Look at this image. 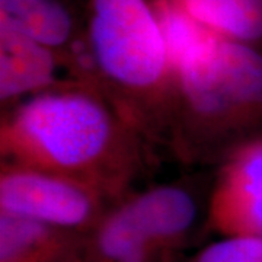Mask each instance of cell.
Instances as JSON below:
<instances>
[{
	"label": "cell",
	"instance_id": "obj_3",
	"mask_svg": "<svg viewBox=\"0 0 262 262\" xmlns=\"http://www.w3.org/2000/svg\"><path fill=\"white\" fill-rule=\"evenodd\" d=\"M172 0H88L84 37L95 86L155 149L166 147L173 84Z\"/></svg>",
	"mask_w": 262,
	"mask_h": 262
},
{
	"label": "cell",
	"instance_id": "obj_11",
	"mask_svg": "<svg viewBox=\"0 0 262 262\" xmlns=\"http://www.w3.org/2000/svg\"><path fill=\"white\" fill-rule=\"evenodd\" d=\"M189 262H262V236H223Z\"/></svg>",
	"mask_w": 262,
	"mask_h": 262
},
{
	"label": "cell",
	"instance_id": "obj_5",
	"mask_svg": "<svg viewBox=\"0 0 262 262\" xmlns=\"http://www.w3.org/2000/svg\"><path fill=\"white\" fill-rule=\"evenodd\" d=\"M0 19L50 50L73 80L96 88L86 48L84 9L70 0H0Z\"/></svg>",
	"mask_w": 262,
	"mask_h": 262
},
{
	"label": "cell",
	"instance_id": "obj_1",
	"mask_svg": "<svg viewBox=\"0 0 262 262\" xmlns=\"http://www.w3.org/2000/svg\"><path fill=\"white\" fill-rule=\"evenodd\" d=\"M151 150L101 91L80 82L56 86L2 113V162L79 179L114 201L146 173Z\"/></svg>",
	"mask_w": 262,
	"mask_h": 262
},
{
	"label": "cell",
	"instance_id": "obj_9",
	"mask_svg": "<svg viewBox=\"0 0 262 262\" xmlns=\"http://www.w3.org/2000/svg\"><path fill=\"white\" fill-rule=\"evenodd\" d=\"M86 236L0 213V262H84Z\"/></svg>",
	"mask_w": 262,
	"mask_h": 262
},
{
	"label": "cell",
	"instance_id": "obj_2",
	"mask_svg": "<svg viewBox=\"0 0 262 262\" xmlns=\"http://www.w3.org/2000/svg\"><path fill=\"white\" fill-rule=\"evenodd\" d=\"M262 137V47L210 35L173 63L166 149L189 166L220 165Z\"/></svg>",
	"mask_w": 262,
	"mask_h": 262
},
{
	"label": "cell",
	"instance_id": "obj_7",
	"mask_svg": "<svg viewBox=\"0 0 262 262\" xmlns=\"http://www.w3.org/2000/svg\"><path fill=\"white\" fill-rule=\"evenodd\" d=\"M175 252L163 229L130 191L86 236L84 262H169Z\"/></svg>",
	"mask_w": 262,
	"mask_h": 262
},
{
	"label": "cell",
	"instance_id": "obj_10",
	"mask_svg": "<svg viewBox=\"0 0 262 262\" xmlns=\"http://www.w3.org/2000/svg\"><path fill=\"white\" fill-rule=\"evenodd\" d=\"M210 32L262 47V0H173Z\"/></svg>",
	"mask_w": 262,
	"mask_h": 262
},
{
	"label": "cell",
	"instance_id": "obj_8",
	"mask_svg": "<svg viewBox=\"0 0 262 262\" xmlns=\"http://www.w3.org/2000/svg\"><path fill=\"white\" fill-rule=\"evenodd\" d=\"M50 50L0 19L2 113L56 86L76 82Z\"/></svg>",
	"mask_w": 262,
	"mask_h": 262
},
{
	"label": "cell",
	"instance_id": "obj_4",
	"mask_svg": "<svg viewBox=\"0 0 262 262\" xmlns=\"http://www.w3.org/2000/svg\"><path fill=\"white\" fill-rule=\"evenodd\" d=\"M114 203L103 191L79 179L0 163V213L88 236Z\"/></svg>",
	"mask_w": 262,
	"mask_h": 262
},
{
	"label": "cell",
	"instance_id": "obj_6",
	"mask_svg": "<svg viewBox=\"0 0 262 262\" xmlns=\"http://www.w3.org/2000/svg\"><path fill=\"white\" fill-rule=\"evenodd\" d=\"M207 219L222 236H262V137L242 144L219 165Z\"/></svg>",
	"mask_w": 262,
	"mask_h": 262
}]
</instances>
